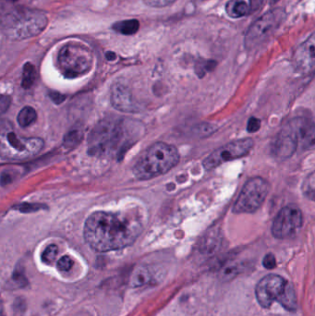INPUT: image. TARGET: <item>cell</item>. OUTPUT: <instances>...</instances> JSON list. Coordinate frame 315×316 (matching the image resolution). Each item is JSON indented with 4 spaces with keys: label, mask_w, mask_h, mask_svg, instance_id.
<instances>
[{
    "label": "cell",
    "mask_w": 315,
    "mask_h": 316,
    "mask_svg": "<svg viewBox=\"0 0 315 316\" xmlns=\"http://www.w3.org/2000/svg\"><path fill=\"white\" fill-rule=\"evenodd\" d=\"M216 67V63L214 61H207L204 62L203 64H199L196 68V72L199 76L205 75V72L211 71L212 69H214Z\"/></svg>",
    "instance_id": "cell-28"
},
{
    "label": "cell",
    "mask_w": 315,
    "mask_h": 316,
    "mask_svg": "<svg viewBox=\"0 0 315 316\" xmlns=\"http://www.w3.org/2000/svg\"><path fill=\"white\" fill-rule=\"evenodd\" d=\"M255 295L259 304L266 309L270 308L274 301H278L289 311H295L298 308L293 286L278 275L270 274L262 278L255 288Z\"/></svg>",
    "instance_id": "cell-5"
},
{
    "label": "cell",
    "mask_w": 315,
    "mask_h": 316,
    "mask_svg": "<svg viewBox=\"0 0 315 316\" xmlns=\"http://www.w3.org/2000/svg\"><path fill=\"white\" fill-rule=\"evenodd\" d=\"M302 212L296 205H288L278 212L272 226V234L279 239L290 238L302 226Z\"/></svg>",
    "instance_id": "cell-11"
},
{
    "label": "cell",
    "mask_w": 315,
    "mask_h": 316,
    "mask_svg": "<svg viewBox=\"0 0 315 316\" xmlns=\"http://www.w3.org/2000/svg\"><path fill=\"white\" fill-rule=\"evenodd\" d=\"M263 266L266 267V269H274L277 267V259L275 257V255H272V254H268L264 257V260H263Z\"/></svg>",
    "instance_id": "cell-29"
},
{
    "label": "cell",
    "mask_w": 315,
    "mask_h": 316,
    "mask_svg": "<svg viewBox=\"0 0 315 316\" xmlns=\"http://www.w3.org/2000/svg\"><path fill=\"white\" fill-rule=\"evenodd\" d=\"M261 120L257 117H250L248 121V125H247V131L249 133H255L256 132H258L260 130L261 128Z\"/></svg>",
    "instance_id": "cell-30"
},
{
    "label": "cell",
    "mask_w": 315,
    "mask_h": 316,
    "mask_svg": "<svg viewBox=\"0 0 315 316\" xmlns=\"http://www.w3.org/2000/svg\"><path fill=\"white\" fill-rule=\"evenodd\" d=\"M13 1H14V0H13Z\"/></svg>",
    "instance_id": "cell-34"
},
{
    "label": "cell",
    "mask_w": 315,
    "mask_h": 316,
    "mask_svg": "<svg viewBox=\"0 0 315 316\" xmlns=\"http://www.w3.org/2000/svg\"><path fill=\"white\" fill-rule=\"evenodd\" d=\"M26 311V302L24 299L19 298L13 303V315L22 316Z\"/></svg>",
    "instance_id": "cell-25"
},
{
    "label": "cell",
    "mask_w": 315,
    "mask_h": 316,
    "mask_svg": "<svg viewBox=\"0 0 315 316\" xmlns=\"http://www.w3.org/2000/svg\"><path fill=\"white\" fill-rule=\"evenodd\" d=\"M152 280V274L145 266H139L134 269L130 279L131 286L133 288H139L147 285Z\"/></svg>",
    "instance_id": "cell-17"
},
{
    "label": "cell",
    "mask_w": 315,
    "mask_h": 316,
    "mask_svg": "<svg viewBox=\"0 0 315 316\" xmlns=\"http://www.w3.org/2000/svg\"><path fill=\"white\" fill-rule=\"evenodd\" d=\"M292 64L296 72L307 74L315 67V32L295 50Z\"/></svg>",
    "instance_id": "cell-13"
},
{
    "label": "cell",
    "mask_w": 315,
    "mask_h": 316,
    "mask_svg": "<svg viewBox=\"0 0 315 316\" xmlns=\"http://www.w3.org/2000/svg\"><path fill=\"white\" fill-rule=\"evenodd\" d=\"M83 133L82 129H72L69 133H67L64 137L63 144L66 148H73L77 146L83 140Z\"/></svg>",
    "instance_id": "cell-20"
},
{
    "label": "cell",
    "mask_w": 315,
    "mask_h": 316,
    "mask_svg": "<svg viewBox=\"0 0 315 316\" xmlns=\"http://www.w3.org/2000/svg\"><path fill=\"white\" fill-rule=\"evenodd\" d=\"M11 103V98L8 96H2L1 101H0V106H1V112L4 113L8 108Z\"/></svg>",
    "instance_id": "cell-32"
},
{
    "label": "cell",
    "mask_w": 315,
    "mask_h": 316,
    "mask_svg": "<svg viewBox=\"0 0 315 316\" xmlns=\"http://www.w3.org/2000/svg\"><path fill=\"white\" fill-rule=\"evenodd\" d=\"M47 22L43 11L17 8L2 16L1 28L7 38L22 41L37 36L45 29Z\"/></svg>",
    "instance_id": "cell-2"
},
{
    "label": "cell",
    "mask_w": 315,
    "mask_h": 316,
    "mask_svg": "<svg viewBox=\"0 0 315 316\" xmlns=\"http://www.w3.org/2000/svg\"><path fill=\"white\" fill-rule=\"evenodd\" d=\"M57 254H58L57 246L55 245V244L49 245L48 247H46V249H44V251L43 252V255H42V260L45 264L50 265V264H52L55 261Z\"/></svg>",
    "instance_id": "cell-24"
},
{
    "label": "cell",
    "mask_w": 315,
    "mask_h": 316,
    "mask_svg": "<svg viewBox=\"0 0 315 316\" xmlns=\"http://www.w3.org/2000/svg\"><path fill=\"white\" fill-rule=\"evenodd\" d=\"M35 68L31 63H26L23 67L22 73V86L23 88L29 89L33 86L35 81Z\"/></svg>",
    "instance_id": "cell-21"
},
{
    "label": "cell",
    "mask_w": 315,
    "mask_h": 316,
    "mask_svg": "<svg viewBox=\"0 0 315 316\" xmlns=\"http://www.w3.org/2000/svg\"><path fill=\"white\" fill-rule=\"evenodd\" d=\"M44 141L42 139L22 138L11 129L5 130L2 127L0 138V153L3 159L10 160H23L40 153L44 147Z\"/></svg>",
    "instance_id": "cell-8"
},
{
    "label": "cell",
    "mask_w": 315,
    "mask_h": 316,
    "mask_svg": "<svg viewBox=\"0 0 315 316\" xmlns=\"http://www.w3.org/2000/svg\"><path fill=\"white\" fill-rule=\"evenodd\" d=\"M27 279L24 276L22 270L20 269H16L11 279V287H13L14 288H23L27 285Z\"/></svg>",
    "instance_id": "cell-23"
},
{
    "label": "cell",
    "mask_w": 315,
    "mask_h": 316,
    "mask_svg": "<svg viewBox=\"0 0 315 316\" xmlns=\"http://www.w3.org/2000/svg\"><path fill=\"white\" fill-rule=\"evenodd\" d=\"M129 130L126 123L116 119H105L93 129L88 139V152L92 155H111L126 146Z\"/></svg>",
    "instance_id": "cell-4"
},
{
    "label": "cell",
    "mask_w": 315,
    "mask_h": 316,
    "mask_svg": "<svg viewBox=\"0 0 315 316\" xmlns=\"http://www.w3.org/2000/svg\"><path fill=\"white\" fill-rule=\"evenodd\" d=\"M37 118V113L32 106H25L20 111L18 115V123L22 128L29 127L33 124Z\"/></svg>",
    "instance_id": "cell-19"
},
{
    "label": "cell",
    "mask_w": 315,
    "mask_h": 316,
    "mask_svg": "<svg viewBox=\"0 0 315 316\" xmlns=\"http://www.w3.org/2000/svg\"><path fill=\"white\" fill-rule=\"evenodd\" d=\"M111 103L117 110L122 112H137L138 106L131 91L126 85L115 83L111 88Z\"/></svg>",
    "instance_id": "cell-14"
},
{
    "label": "cell",
    "mask_w": 315,
    "mask_h": 316,
    "mask_svg": "<svg viewBox=\"0 0 315 316\" xmlns=\"http://www.w3.org/2000/svg\"><path fill=\"white\" fill-rule=\"evenodd\" d=\"M303 117H297L288 123L277 135L273 145V152L279 158H288L298 147Z\"/></svg>",
    "instance_id": "cell-12"
},
{
    "label": "cell",
    "mask_w": 315,
    "mask_h": 316,
    "mask_svg": "<svg viewBox=\"0 0 315 316\" xmlns=\"http://www.w3.org/2000/svg\"><path fill=\"white\" fill-rule=\"evenodd\" d=\"M251 6L246 0H228L226 4L227 16L232 19H240L249 15Z\"/></svg>",
    "instance_id": "cell-16"
},
{
    "label": "cell",
    "mask_w": 315,
    "mask_h": 316,
    "mask_svg": "<svg viewBox=\"0 0 315 316\" xmlns=\"http://www.w3.org/2000/svg\"><path fill=\"white\" fill-rule=\"evenodd\" d=\"M254 146L255 142L253 139L244 138L234 141L213 152L205 158L203 165L206 170H212L224 163L236 160L248 155Z\"/></svg>",
    "instance_id": "cell-10"
},
{
    "label": "cell",
    "mask_w": 315,
    "mask_h": 316,
    "mask_svg": "<svg viewBox=\"0 0 315 316\" xmlns=\"http://www.w3.org/2000/svg\"><path fill=\"white\" fill-rule=\"evenodd\" d=\"M299 141L303 150L315 149V114L310 118H304Z\"/></svg>",
    "instance_id": "cell-15"
},
{
    "label": "cell",
    "mask_w": 315,
    "mask_h": 316,
    "mask_svg": "<svg viewBox=\"0 0 315 316\" xmlns=\"http://www.w3.org/2000/svg\"><path fill=\"white\" fill-rule=\"evenodd\" d=\"M50 96H51V98L55 102V104H60L65 100L64 95H61L60 94H56V93H53V94H50Z\"/></svg>",
    "instance_id": "cell-33"
},
{
    "label": "cell",
    "mask_w": 315,
    "mask_h": 316,
    "mask_svg": "<svg viewBox=\"0 0 315 316\" xmlns=\"http://www.w3.org/2000/svg\"><path fill=\"white\" fill-rule=\"evenodd\" d=\"M302 192L308 199L315 202V171L311 172L305 178L302 184Z\"/></svg>",
    "instance_id": "cell-22"
},
{
    "label": "cell",
    "mask_w": 315,
    "mask_h": 316,
    "mask_svg": "<svg viewBox=\"0 0 315 316\" xmlns=\"http://www.w3.org/2000/svg\"><path fill=\"white\" fill-rule=\"evenodd\" d=\"M19 207V210L22 212H31V211H36L39 209V205H21Z\"/></svg>",
    "instance_id": "cell-31"
},
{
    "label": "cell",
    "mask_w": 315,
    "mask_h": 316,
    "mask_svg": "<svg viewBox=\"0 0 315 316\" xmlns=\"http://www.w3.org/2000/svg\"><path fill=\"white\" fill-rule=\"evenodd\" d=\"M145 5L154 8H164L171 5L177 0H143Z\"/></svg>",
    "instance_id": "cell-27"
},
{
    "label": "cell",
    "mask_w": 315,
    "mask_h": 316,
    "mask_svg": "<svg viewBox=\"0 0 315 316\" xmlns=\"http://www.w3.org/2000/svg\"><path fill=\"white\" fill-rule=\"evenodd\" d=\"M94 63V55L86 45L67 44L59 50L57 65L61 73L67 78L81 77L88 73Z\"/></svg>",
    "instance_id": "cell-6"
},
{
    "label": "cell",
    "mask_w": 315,
    "mask_h": 316,
    "mask_svg": "<svg viewBox=\"0 0 315 316\" xmlns=\"http://www.w3.org/2000/svg\"><path fill=\"white\" fill-rule=\"evenodd\" d=\"M112 29L123 35H133L137 33L140 29V22L138 20H126L120 21L113 24Z\"/></svg>",
    "instance_id": "cell-18"
},
{
    "label": "cell",
    "mask_w": 315,
    "mask_h": 316,
    "mask_svg": "<svg viewBox=\"0 0 315 316\" xmlns=\"http://www.w3.org/2000/svg\"><path fill=\"white\" fill-rule=\"evenodd\" d=\"M269 183L260 177H253L245 183L233 206L235 214H251L260 208L269 193Z\"/></svg>",
    "instance_id": "cell-9"
},
{
    "label": "cell",
    "mask_w": 315,
    "mask_h": 316,
    "mask_svg": "<svg viewBox=\"0 0 315 316\" xmlns=\"http://www.w3.org/2000/svg\"><path fill=\"white\" fill-rule=\"evenodd\" d=\"M179 161L177 148L165 143H156L140 156L133 167L134 176L141 180L166 174Z\"/></svg>",
    "instance_id": "cell-3"
},
{
    "label": "cell",
    "mask_w": 315,
    "mask_h": 316,
    "mask_svg": "<svg viewBox=\"0 0 315 316\" xmlns=\"http://www.w3.org/2000/svg\"><path fill=\"white\" fill-rule=\"evenodd\" d=\"M286 11L283 8H275L259 17L249 26L245 34L244 43L248 50L257 48L269 40L286 20Z\"/></svg>",
    "instance_id": "cell-7"
},
{
    "label": "cell",
    "mask_w": 315,
    "mask_h": 316,
    "mask_svg": "<svg viewBox=\"0 0 315 316\" xmlns=\"http://www.w3.org/2000/svg\"><path fill=\"white\" fill-rule=\"evenodd\" d=\"M73 261L70 256H63L57 263V268L61 272H68L72 269Z\"/></svg>",
    "instance_id": "cell-26"
},
{
    "label": "cell",
    "mask_w": 315,
    "mask_h": 316,
    "mask_svg": "<svg viewBox=\"0 0 315 316\" xmlns=\"http://www.w3.org/2000/svg\"><path fill=\"white\" fill-rule=\"evenodd\" d=\"M143 219L141 213L135 210L95 212L85 222V241L99 252L126 248L141 235Z\"/></svg>",
    "instance_id": "cell-1"
}]
</instances>
